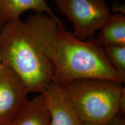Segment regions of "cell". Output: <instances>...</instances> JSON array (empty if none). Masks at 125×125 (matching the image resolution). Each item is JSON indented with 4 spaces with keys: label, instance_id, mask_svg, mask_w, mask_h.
Returning <instances> with one entry per match:
<instances>
[{
    "label": "cell",
    "instance_id": "cell-1",
    "mask_svg": "<svg viewBox=\"0 0 125 125\" xmlns=\"http://www.w3.org/2000/svg\"><path fill=\"white\" fill-rule=\"evenodd\" d=\"M62 24L46 14L31 15L0 30V60L21 79L29 93H42L53 81L48 51Z\"/></svg>",
    "mask_w": 125,
    "mask_h": 125
},
{
    "label": "cell",
    "instance_id": "cell-2",
    "mask_svg": "<svg viewBox=\"0 0 125 125\" xmlns=\"http://www.w3.org/2000/svg\"><path fill=\"white\" fill-rule=\"evenodd\" d=\"M48 54L53 68L52 81L100 78L125 82V78L114 69L96 38H76L62 24L58 25Z\"/></svg>",
    "mask_w": 125,
    "mask_h": 125
},
{
    "label": "cell",
    "instance_id": "cell-3",
    "mask_svg": "<svg viewBox=\"0 0 125 125\" xmlns=\"http://www.w3.org/2000/svg\"><path fill=\"white\" fill-rule=\"evenodd\" d=\"M83 123L103 125L125 114L124 83L89 78L59 83Z\"/></svg>",
    "mask_w": 125,
    "mask_h": 125
},
{
    "label": "cell",
    "instance_id": "cell-4",
    "mask_svg": "<svg viewBox=\"0 0 125 125\" xmlns=\"http://www.w3.org/2000/svg\"><path fill=\"white\" fill-rule=\"evenodd\" d=\"M62 15L73 23V34L81 40L93 38L97 31L108 19L109 12L105 0H55Z\"/></svg>",
    "mask_w": 125,
    "mask_h": 125
},
{
    "label": "cell",
    "instance_id": "cell-5",
    "mask_svg": "<svg viewBox=\"0 0 125 125\" xmlns=\"http://www.w3.org/2000/svg\"><path fill=\"white\" fill-rule=\"evenodd\" d=\"M27 87L7 65L0 68V125H10L27 102Z\"/></svg>",
    "mask_w": 125,
    "mask_h": 125
},
{
    "label": "cell",
    "instance_id": "cell-6",
    "mask_svg": "<svg viewBox=\"0 0 125 125\" xmlns=\"http://www.w3.org/2000/svg\"><path fill=\"white\" fill-rule=\"evenodd\" d=\"M51 115V125H82V121L59 83L52 81L42 92Z\"/></svg>",
    "mask_w": 125,
    "mask_h": 125
},
{
    "label": "cell",
    "instance_id": "cell-7",
    "mask_svg": "<svg viewBox=\"0 0 125 125\" xmlns=\"http://www.w3.org/2000/svg\"><path fill=\"white\" fill-rule=\"evenodd\" d=\"M48 0H0V30L5 24L20 19L23 12L32 10L38 14H45L56 20L60 19L48 5Z\"/></svg>",
    "mask_w": 125,
    "mask_h": 125
},
{
    "label": "cell",
    "instance_id": "cell-8",
    "mask_svg": "<svg viewBox=\"0 0 125 125\" xmlns=\"http://www.w3.org/2000/svg\"><path fill=\"white\" fill-rule=\"evenodd\" d=\"M10 125H51V115L42 93L28 100Z\"/></svg>",
    "mask_w": 125,
    "mask_h": 125
},
{
    "label": "cell",
    "instance_id": "cell-9",
    "mask_svg": "<svg viewBox=\"0 0 125 125\" xmlns=\"http://www.w3.org/2000/svg\"><path fill=\"white\" fill-rule=\"evenodd\" d=\"M100 30L96 39L103 47L125 45V17L122 14H111Z\"/></svg>",
    "mask_w": 125,
    "mask_h": 125
},
{
    "label": "cell",
    "instance_id": "cell-10",
    "mask_svg": "<svg viewBox=\"0 0 125 125\" xmlns=\"http://www.w3.org/2000/svg\"><path fill=\"white\" fill-rule=\"evenodd\" d=\"M103 48L111 64L125 78V45H108Z\"/></svg>",
    "mask_w": 125,
    "mask_h": 125
},
{
    "label": "cell",
    "instance_id": "cell-11",
    "mask_svg": "<svg viewBox=\"0 0 125 125\" xmlns=\"http://www.w3.org/2000/svg\"><path fill=\"white\" fill-rule=\"evenodd\" d=\"M103 125H125V117L123 115L118 114Z\"/></svg>",
    "mask_w": 125,
    "mask_h": 125
},
{
    "label": "cell",
    "instance_id": "cell-12",
    "mask_svg": "<svg viewBox=\"0 0 125 125\" xmlns=\"http://www.w3.org/2000/svg\"><path fill=\"white\" fill-rule=\"evenodd\" d=\"M82 125H93L91 124H89V123H83Z\"/></svg>",
    "mask_w": 125,
    "mask_h": 125
},
{
    "label": "cell",
    "instance_id": "cell-13",
    "mask_svg": "<svg viewBox=\"0 0 125 125\" xmlns=\"http://www.w3.org/2000/svg\"><path fill=\"white\" fill-rule=\"evenodd\" d=\"M1 66H2V62H1V60H0V68H1Z\"/></svg>",
    "mask_w": 125,
    "mask_h": 125
}]
</instances>
